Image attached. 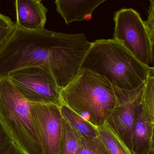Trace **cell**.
<instances>
[{
	"instance_id": "obj_1",
	"label": "cell",
	"mask_w": 154,
	"mask_h": 154,
	"mask_svg": "<svg viewBox=\"0 0 154 154\" xmlns=\"http://www.w3.org/2000/svg\"><path fill=\"white\" fill-rule=\"evenodd\" d=\"M80 68L104 76L114 88L131 91L145 82L151 67L141 63L113 38L91 42Z\"/></svg>"
},
{
	"instance_id": "obj_2",
	"label": "cell",
	"mask_w": 154,
	"mask_h": 154,
	"mask_svg": "<svg viewBox=\"0 0 154 154\" xmlns=\"http://www.w3.org/2000/svg\"><path fill=\"white\" fill-rule=\"evenodd\" d=\"M61 97L62 105L96 127L106 123L116 103L111 83L104 76L86 68L80 69L61 90Z\"/></svg>"
},
{
	"instance_id": "obj_3",
	"label": "cell",
	"mask_w": 154,
	"mask_h": 154,
	"mask_svg": "<svg viewBox=\"0 0 154 154\" xmlns=\"http://www.w3.org/2000/svg\"><path fill=\"white\" fill-rule=\"evenodd\" d=\"M0 118L25 154H44L31 115L30 103L7 76H0Z\"/></svg>"
},
{
	"instance_id": "obj_4",
	"label": "cell",
	"mask_w": 154,
	"mask_h": 154,
	"mask_svg": "<svg viewBox=\"0 0 154 154\" xmlns=\"http://www.w3.org/2000/svg\"><path fill=\"white\" fill-rule=\"evenodd\" d=\"M113 19L114 39L141 63L148 66L152 64L154 47L140 14L132 8H122L115 12Z\"/></svg>"
},
{
	"instance_id": "obj_5",
	"label": "cell",
	"mask_w": 154,
	"mask_h": 154,
	"mask_svg": "<svg viewBox=\"0 0 154 154\" xmlns=\"http://www.w3.org/2000/svg\"><path fill=\"white\" fill-rule=\"evenodd\" d=\"M6 76L29 103L62 106V89L47 68L42 66L29 67Z\"/></svg>"
},
{
	"instance_id": "obj_6",
	"label": "cell",
	"mask_w": 154,
	"mask_h": 154,
	"mask_svg": "<svg viewBox=\"0 0 154 154\" xmlns=\"http://www.w3.org/2000/svg\"><path fill=\"white\" fill-rule=\"evenodd\" d=\"M144 85L131 91L114 88L116 103L106 122L131 152L136 112L141 103Z\"/></svg>"
},
{
	"instance_id": "obj_7",
	"label": "cell",
	"mask_w": 154,
	"mask_h": 154,
	"mask_svg": "<svg viewBox=\"0 0 154 154\" xmlns=\"http://www.w3.org/2000/svg\"><path fill=\"white\" fill-rule=\"evenodd\" d=\"M30 110L44 154H57L62 133L60 107L30 103Z\"/></svg>"
},
{
	"instance_id": "obj_8",
	"label": "cell",
	"mask_w": 154,
	"mask_h": 154,
	"mask_svg": "<svg viewBox=\"0 0 154 154\" xmlns=\"http://www.w3.org/2000/svg\"><path fill=\"white\" fill-rule=\"evenodd\" d=\"M14 4L17 27L28 30L45 28L48 9L41 0H16Z\"/></svg>"
},
{
	"instance_id": "obj_9",
	"label": "cell",
	"mask_w": 154,
	"mask_h": 154,
	"mask_svg": "<svg viewBox=\"0 0 154 154\" xmlns=\"http://www.w3.org/2000/svg\"><path fill=\"white\" fill-rule=\"evenodd\" d=\"M106 0H57L56 10L65 20L66 24L75 21L89 20L92 13Z\"/></svg>"
},
{
	"instance_id": "obj_10",
	"label": "cell",
	"mask_w": 154,
	"mask_h": 154,
	"mask_svg": "<svg viewBox=\"0 0 154 154\" xmlns=\"http://www.w3.org/2000/svg\"><path fill=\"white\" fill-rule=\"evenodd\" d=\"M154 124L145 115L141 103L137 106L131 141L133 154H150Z\"/></svg>"
},
{
	"instance_id": "obj_11",
	"label": "cell",
	"mask_w": 154,
	"mask_h": 154,
	"mask_svg": "<svg viewBox=\"0 0 154 154\" xmlns=\"http://www.w3.org/2000/svg\"><path fill=\"white\" fill-rule=\"evenodd\" d=\"M62 118L75 130L77 134L84 138H95L98 137L97 128L86 121L77 113L65 105L60 107Z\"/></svg>"
},
{
	"instance_id": "obj_12",
	"label": "cell",
	"mask_w": 154,
	"mask_h": 154,
	"mask_svg": "<svg viewBox=\"0 0 154 154\" xmlns=\"http://www.w3.org/2000/svg\"><path fill=\"white\" fill-rule=\"evenodd\" d=\"M97 128L99 137L109 154H133L106 123H104Z\"/></svg>"
},
{
	"instance_id": "obj_13",
	"label": "cell",
	"mask_w": 154,
	"mask_h": 154,
	"mask_svg": "<svg viewBox=\"0 0 154 154\" xmlns=\"http://www.w3.org/2000/svg\"><path fill=\"white\" fill-rule=\"evenodd\" d=\"M81 137L65 119H62V133L57 154H76Z\"/></svg>"
},
{
	"instance_id": "obj_14",
	"label": "cell",
	"mask_w": 154,
	"mask_h": 154,
	"mask_svg": "<svg viewBox=\"0 0 154 154\" xmlns=\"http://www.w3.org/2000/svg\"><path fill=\"white\" fill-rule=\"evenodd\" d=\"M141 104L145 115L154 124V67H151L144 83Z\"/></svg>"
},
{
	"instance_id": "obj_15",
	"label": "cell",
	"mask_w": 154,
	"mask_h": 154,
	"mask_svg": "<svg viewBox=\"0 0 154 154\" xmlns=\"http://www.w3.org/2000/svg\"><path fill=\"white\" fill-rule=\"evenodd\" d=\"M76 154H109L99 137L95 138L80 137Z\"/></svg>"
},
{
	"instance_id": "obj_16",
	"label": "cell",
	"mask_w": 154,
	"mask_h": 154,
	"mask_svg": "<svg viewBox=\"0 0 154 154\" xmlns=\"http://www.w3.org/2000/svg\"><path fill=\"white\" fill-rule=\"evenodd\" d=\"M23 152L0 118V154H20Z\"/></svg>"
},
{
	"instance_id": "obj_17",
	"label": "cell",
	"mask_w": 154,
	"mask_h": 154,
	"mask_svg": "<svg viewBox=\"0 0 154 154\" xmlns=\"http://www.w3.org/2000/svg\"><path fill=\"white\" fill-rule=\"evenodd\" d=\"M15 24L11 19L0 13V47L13 32Z\"/></svg>"
},
{
	"instance_id": "obj_18",
	"label": "cell",
	"mask_w": 154,
	"mask_h": 154,
	"mask_svg": "<svg viewBox=\"0 0 154 154\" xmlns=\"http://www.w3.org/2000/svg\"><path fill=\"white\" fill-rule=\"evenodd\" d=\"M149 2L147 18L144 21V23L149 38L154 47V1L151 0Z\"/></svg>"
},
{
	"instance_id": "obj_19",
	"label": "cell",
	"mask_w": 154,
	"mask_h": 154,
	"mask_svg": "<svg viewBox=\"0 0 154 154\" xmlns=\"http://www.w3.org/2000/svg\"><path fill=\"white\" fill-rule=\"evenodd\" d=\"M151 153H154V124L153 127L152 133V143H151Z\"/></svg>"
},
{
	"instance_id": "obj_20",
	"label": "cell",
	"mask_w": 154,
	"mask_h": 154,
	"mask_svg": "<svg viewBox=\"0 0 154 154\" xmlns=\"http://www.w3.org/2000/svg\"><path fill=\"white\" fill-rule=\"evenodd\" d=\"M20 154H24V153L23 152V153H21Z\"/></svg>"
},
{
	"instance_id": "obj_21",
	"label": "cell",
	"mask_w": 154,
	"mask_h": 154,
	"mask_svg": "<svg viewBox=\"0 0 154 154\" xmlns=\"http://www.w3.org/2000/svg\"><path fill=\"white\" fill-rule=\"evenodd\" d=\"M150 154H154V153H151Z\"/></svg>"
}]
</instances>
